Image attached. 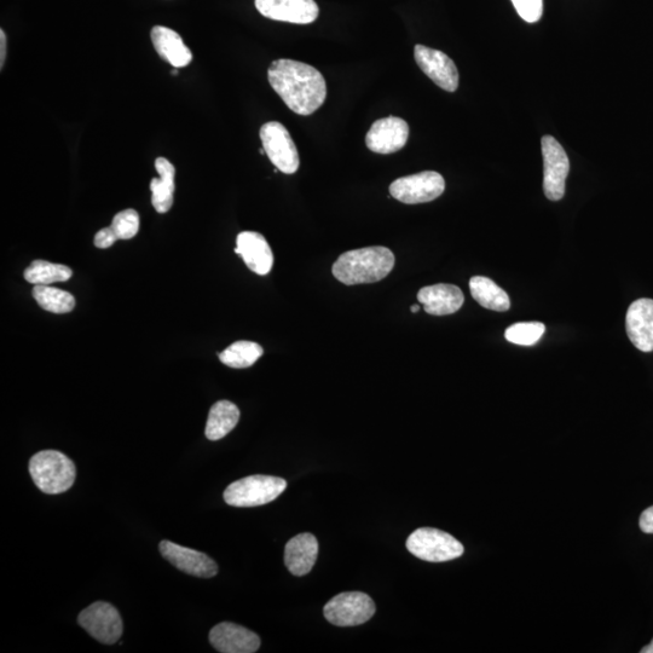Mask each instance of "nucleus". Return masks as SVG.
I'll use <instances>...</instances> for the list:
<instances>
[{
  "mask_svg": "<svg viewBox=\"0 0 653 653\" xmlns=\"http://www.w3.org/2000/svg\"><path fill=\"white\" fill-rule=\"evenodd\" d=\"M271 88L292 112L311 115L322 107L327 84L315 67L293 60H277L268 71Z\"/></svg>",
  "mask_w": 653,
  "mask_h": 653,
  "instance_id": "1",
  "label": "nucleus"
},
{
  "mask_svg": "<svg viewBox=\"0 0 653 653\" xmlns=\"http://www.w3.org/2000/svg\"><path fill=\"white\" fill-rule=\"evenodd\" d=\"M395 254L389 248L373 246L345 252L333 264L332 273L346 286L384 280L394 270Z\"/></svg>",
  "mask_w": 653,
  "mask_h": 653,
  "instance_id": "2",
  "label": "nucleus"
},
{
  "mask_svg": "<svg viewBox=\"0 0 653 653\" xmlns=\"http://www.w3.org/2000/svg\"><path fill=\"white\" fill-rule=\"evenodd\" d=\"M30 473L34 484L44 494L57 495L73 487L77 468L67 455L57 450H43L32 456Z\"/></svg>",
  "mask_w": 653,
  "mask_h": 653,
  "instance_id": "3",
  "label": "nucleus"
},
{
  "mask_svg": "<svg viewBox=\"0 0 653 653\" xmlns=\"http://www.w3.org/2000/svg\"><path fill=\"white\" fill-rule=\"evenodd\" d=\"M286 488L287 482L280 477L250 476L231 483L224 491V500L234 507L263 506L279 498Z\"/></svg>",
  "mask_w": 653,
  "mask_h": 653,
  "instance_id": "4",
  "label": "nucleus"
},
{
  "mask_svg": "<svg viewBox=\"0 0 653 653\" xmlns=\"http://www.w3.org/2000/svg\"><path fill=\"white\" fill-rule=\"evenodd\" d=\"M407 550L425 562L443 563L460 558L465 548L442 530L421 528L408 537Z\"/></svg>",
  "mask_w": 653,
  "mask_h": 653,
  "instance_id": "5",
  "label": "nucleus"
},
{
  "mask_svg": "<svg viewBox=\"0 0 653 653\" xmlns=\"http://www.w3.org/2000/svg\"><path fill=\"white\" fill-rule=\"evenodd\" d=\"M326 620L337 627H356L368 622L375 614V604L362 592L340 593L323 609Z\"/></svg>",
  "mask_w": 653,
  "mask_h": 653,
  "instance_id": "6",
  "label": "nucleus"
},
{
  "mask_svg": "<svg viewBox=\"0 0 653 653\" xmlns=\"http://www.w3.org/2000/svg\"><path fill=\"white\" fill-rule=\"evenodd\" d=\"M265 154L277 170L293 175L299 169L298 149L290 132L279 121H270L260 129Z\"/></svg>",
  "mask_w": 653,
  "mask_h": 653,
  "instance_id": "7",
  "label": "nucleus"
},
{
  "mask_svg": "<svg viewBox=\"0 0 653 653\" xmlns=\"http://www.w3.org/2000/svg\"><path fill=\"white\" fill-rule=\"evenodd\" d=\"M444 190H446V182L442 175L435 171L398 178L390 186L392 198L407 205L425 204L436 200Z\"/></svg>",
  "mask_w": 653,
  "mask_h": 653,
  "instance_id": "8",
  "label": "nucleus"
},
{
  "mask_svg": "<svg viewBox=\"0 0 653 653\" xmlns=\"http://www.w3.org/2000/svg\"><path fill=\"white\" fill-rule=\"evenodd\" d=\"M543 190L548 200L559 201L565 195L566 178L570 172V160L556 138H542Z\"/></svg>",
  "mask_w": 653,
  "mask_h": 653,
  "instance_id": "9",
  "label": "nucleus"
},
{
  "mask_svg": "<svg viewBox=\"0 0 653 653\" xmlns=\"http://www.w3.org/2000/svg\"><path fill=\"white\" fill-rule=\"evenodd\" d=\"M78 622L92 638L104 645H112L123 635V620L112 604L97 602L86 608Z\"/></svg>",
  "mask_w": 653,
  "mask_h": 653,
  "instance_id": "10",
  "label": "nucleus"
},
{
  "mask_svg": "<svg viewBox=\"0 0 653 653\" xmlns=\"http://www.w3.org/2000/svg\"><path fill=\"white\" fill-rule=\"evenodd\" d=\"M415 61L421 71L429 77L439 88L448 92H455L459 88V71L455 63L444 52L416 45L414 49Z\"/></svg>",
  "mask_w": 653,
  "mask_h": 653,
  "instance_id": "11",
  "label": "nucleus"
},
{
  "mask_svg": "<svg viewBox=\"0 0 653 653\" xmlns=\"http://www.w3.org/2000/svg\"><path fill=\"white\" fill-rule=\"evenodd\" d=\"M256 8L267 19L296 25H309L320 14L315 0H256Z\"/></svg>",
  "mask_w": 653,
  "mask_h": 653,
  "instance_id": "12",
  "label": "nucleus"
},
{
  "mask_svg": "<svg viewBox=\"0 0 653 653\" xmlns=\"http://www.w3.org/2000/svg\"><path fill=\"white\" fill-rule=\"evenodd\" d=\"M159 550L167 562L188 575L211 579L218 574V565L215 560L206 556L205 553L190 550V548L166 540L160 542Z\"/></svg>",
  "mask_w": 653,
  "mask_h": 653,
  "instance_id": "13",
  "label": "nucleus"
},
{
  "mask_svg": "<svg viewBox=\"0 0 653 653\" xmlns=\"http://www.w3.org/2000/svg\"><path fill=\"white\" fill-rule=\"evenodd\" d=\"M408 137L406 121L389 117L375 121L366 136V144L373 153L392 154L406 146Z\"/></svg>",
  "mask_w": 653,
  "mask_h": 653,
  "instance_id": "14",
  "label": "nucleus"
},
{
  "mask_svg": "<svg viewBox=\"0 0 653 653\" xmlns=\"http://www.w3.org/2000/svg\"><path fill=\"white\" fill-rule=\"evenodd\" d=\"M210 643L222 653H253L259 650L260 638L239 624L223 622L212 628Z\"/></svg>",
  "mask_w": 653,
  "mask_h": 653,
  "instance_id": "15",
  "label": "nucleus"
},
{
  "mask_svg": "<svg viewBox=\"0 0 653 653\" xmlns=\"http://www.w3.org/2000/svg\"><path fill=\"white\" fill-rule=\"evenodd\" d=\"M235 253L244 259L247 268L260 276L268 275L273 269L274 254L267 239L254 231H244L236 239Z\"/></svg>",
  "mask_w": 653,
  "mask_h": 653,
  "instance_id": "16",
  "label": "nucleus"
},
{
  "mask_svg": "<svg viewBox=\"0 0 653 653\" xmlns=\"http://www.w3.org/2000/svg\"><path fill=\"white\" fill-rule=\"evenodd\" d=\"M626 329L629 339L640 351H653V300L639 299L627 311Z\"/></svg>",
  "mask_w": 653,
  "mask_h": 653,
  "instance_id": "17",
  "label": "nucleus"
},
{
  "mask_svg": "<svg viewBox=\"0 0 653 653\" xmlns=\"http://www.w3.org/2000/svg\"><path fill=\"white\" fill-rule=\"evenodd\" d=\"M418 300L427 314L432 316L455 314L465 303L464 293L460 288L448 283L421 288Z\"/></svg>",
  "mask_w": 653,
  "mask_h": 653,
  "instance_id": "18",
  "label": "nucleus"
},
{
  "mask_svg": "<svg viewBox=\"0 0 653 653\" xmlns=\"http://www.w3.org/2000/svg\"><path fill=\"white\" fill-rule=\"evenodd\" d=\"M319 556V542L309 533L299 534L287 542L285 564L294 576L308 575Z\"/></svg>",
  "mask_w": 653,
  "mask_h": 653,
  "instance_id": "19",
  "label": "nucleus"
},
{
  "mask_svg": "<svg viewBox=\"0 0 653 653\" xmlns=\"http://www.w3.org/2000/svg\"><path fill=\"white\" fill-rule=\"evenodd\" d=\"M152 40L159 56L173 67H187L192 62V51L184 44L182 37L170 28L155 26L152 30Z\"/></svg>",
  "mask_w": 653,
  "mask_h": 653,
  "instance_id": "20",
  "label": "nucleus"
},
{
  "mask_svg": "<svg viewBox=\"0 0 653 653\" xmlns=\"http://www.w3.org/2000/svg\"><path fill=\"white\" fill-rule=\"evenodd\" d=\"M155 169L159 173V178H153L152 182H150L152 204L156 212L166 213L171 210L173 205L176 169L165 158L155 160Z\"/></svg>",
  "mask_w": 653,
  "mask_h": 653,
  "instance_id": "21",
  "label": "nucleus"
},
{
  "mask_svg": "<svg viewBox=\"0 0 653 653\" xmlns=\"http://www.w3.org/2000/svg\"><path fill=\"white\" fill-rule=\"evenodd\" d=\"M240 410L236 404L229 401H219L213 404L208 414L205 435L210 441L228 436L239 424Z\"/></svg>",
  "mask_w": 653,
  "mask_h": 653,
  "instance_id": "22",
  "label": "nucleus"
},
{
  "mask_svg": "<svg viewBox=\"0 0 653 653\" xmlns=\"http://www.w3.org/2000/svg\"><path fill=\"white\" fill-rule=\"evenodd\" d=\"M470 290L473 299L485 309L504 312L511 308L508 294L488 277H472Z\"/></svg>",
  "mask_w": 653,
  "mask_h": 653,
  "instance_id": "23",
  "label": "nucleus"
},
{
  "mask_svg": "<svg viewBox=\"0 0 653 653\" xmlns=\"http://www.w3.org/2000/svg\"><path fill=\"white\" fill-rule=\"evenodd\" d=\"M23 275L27 282L34 286H51L56 282H66L71 279L73 271L66 265L34 260Z\"/></svg>",
  "mask_w": 653,
  "mask_h": 653,
  "instance_id": "24",
  "label": "nucleus"
},
{
  "mask_svg": "<svg viewBox=\"0 0 653 653\" xmlns=\"http://www.w3.org/2000/svg\"><path fill=\"white\" fill-rule=\"evenodd\" d=\"M263 354L264 350L259 344L240 340V342L231 344L218 356L225 366L244 369L252 367Z\"/></svg>",
  "mask_w": 653,
  "mask_h": 653,
  "instance_id": "25",
  "label": "nucleus"
},
{
  "mask_svg": "<svg viewBox=\"0 0 653 653\" xmlns=\"http://www.w3.org/2000/svg\"><path fill=\"white\" fill-rule=\"evenodd\" d=\"M33 297L40 308L52 314H68L75 308V298L71 293L52 286H34Z\"/></svg>",
  "mask_w": 653,
  "mask_h": 653,
  "instance_id": "26",
  "label": "nucleus"
},
{
  "mask_svg": "<svg viewBox=\"0 0 653 653\" xmlns=\"http://www.w3.org/2000/svg\"><path fill=\"white\" fill-rule=\"evenodd\" d=\"M546 327L541 322H520L506 329L508 342L520 346H533L540 342Z\"/></svg>",
  "mask_w": 653,
  "mask_h": 653,
  "instance_id": "27",
  "label": "nucleus"
},
{
  "mask_svg": "<svg viewBox=\"0 0 653 653\" xmlns=\"http://www.w3.org/2000/svg\"><path fill=\"white\" fill-rule=\"evenodd\" d=\"M112 229L119 240L134 239L140 230V215L132 208L121 211L114 217Z\"/></svg>",
  "mask_w": 653,
  "mask_h": 653,
  "instance_id": "28",
  "label": "nucleus"
},
{
  "mask_svg": "<svg viewBox=\"0 0 653 653\" xmlns=\"http://www.w3.org/2000/svg\"><path fill=\"white\" fill-rule=\"evenodd\" d=\"M514 8L524 21L535 23L543 14V0H512Z\"/></svg>",
  "mask_w": 653,
  "mask_h": 653,
  "instance_id": "29",
  "label": "nucleus"
},
{
  "mask_svg": "<svg viewBox=\"0 0 653 653\" xmlns=\"http://www.w3.org/2000/svg\"><path fill=\"white\" fill-rule=\"evenodd\" d=\"M117 240H119L118 236L114 233L112 227L104 228L95 235V246L101 248V250H106V248L112 247Z\"/></svg>",
  "mask_w": 653,
  "mask_h": 653,
  "instance_id": "30",
  "label": "nucleus"
},
{
  "mask_svg": "<svg viewBox=\"0 0 653 653\" xmlns=\"http://www.w3.org/2000/svg\"><path fill=\"white\" fill-rule=\"evenodd\" d=\"M640 529L646 534H653V506L647 508L640 517Z\"/></svg>",
  "mask_w": 653,
  "mask_h": 653,
  "instance_id": "31",
  "label": "nucleus"
},
{
  "mask_svg": "<svg viewBox=\"0 0 653 653\" xmlns=\"http://www.w3.org/2000/svg\"><path fill=\"white\" fill-rule=\"evenodd\" d=\"M5 60H7V34L0 31V68L3 69Z\"/></svg>",
  "mask_w": 653,
  "mask_h": 653,
  "instance_id": "32",
  "label": "nucleus"
},
{
  "mask_svg": "<svg viewBox=\"0 0 653 653\" xmlns=\"http://www.w3.org/2000/svg\"><path fill=\"white\" fill-rule=\"evenodd\" d=\"M641 653H653V640L649 645L645 646L644 649L641 650Z\"/></svg>",
  "mask_w": 653,
  "mask_h": 653,
  "instance_id": "33",
  "label": "nucleus"
},
{
  "mask_svg": "<svg viewBox=\"0 0 653 653\" xmlns=\"http://www.w3.org/2000/svg\"><path fill=\"white\" fill-rule=\"evenodd\" d=\"M410 311H412V312H414V314H416V312L420 311V306L419 305H413L412 308H410Z\"/></svg>",
  "mask_w": 653,
  "mask_h": 653,
  "instance_id": "34",
  "label": "nucleus"
}]
</instances>
